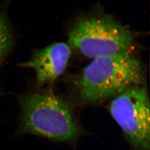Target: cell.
Listing matches in <instances>:
<instances>
[{
    "instance_id": "cell-5",
    "label": "cell",
    "mask_w": 150,
    "mask_h": 150,
    "mask_svg": "<svg viewBox=\"0 0 150 150\" xmlns=\"http://www.w3.org/2000/svg\"><path fill=\"white\" fill-rule=\"evenodd\" d=\"M71 56L69 45L56 42L34 51L30 60L20 66L34 70L37 85L41 87L52 83L64 72Z\"/></svg>"
},
{
    "instance_id": "cell-6",
    "label": "cell",
    "mask_w": 150,
    "mask_h": 150,
    "mask_svg": "<svg viewBox=\"0 0 150 150\" xmlns=\"http://www.w3.org/2000/svg\"><path fill=\"white\" fill-rule=\"evenodd\" d=\"M14 38L5 17L0 15V64L10 54L14 45Z\"/></svg>"
},
{
    "instance_id": "cell-1",
    "label": "cell",
    "mask_w": 150,
    "mask_h": 150,
    "mask_svg": "<svg viewBox=\"0 0 150 150\" xmlns=\"http://www.w3.org/2000/svg\"><path fill=\"white\" fill-rule=\"evenodd\" d=\"M20 122L16 135L33 134L75 146L82 134L69 104L52 91L18 97Z\"/></svg>"
},
{
    "instance_id": "cell-4",
    "label": "cell",
    "mask_w": 150,
    "mask_h": 150,
    "mask_svg": "<svg viewBox=\"0 0 150 150\" xmlns=\"http://www.w3.org/2000/svg\"><path fill=\"white\" fill-rule=\"evenodd\" d=\"M108 109L131 150H150V98L145 87L132 86L120 92Z\"/></svg>"
},
{
    "instance_id": "cell-2",
    "label": "cell",
    "mask_w": 150,
    "mask_h": 150,
    "mask_svg": "<svg viewBox=\"0 0 150 150\" xmlns=\"http://www.w3.org/2000/svg\"><path fill=\"white\" fill-rule=\"evenodd\" d=\"M144 75L139 59L131 53L93 59L77 81L81 98L98 102L134 86L142 85Z\"/></svg>"
},
{
    "instance_id": "cell-3",
    "label": "cell",
    "mask_w": 150,
    "mask_h": 150,
    "mask_svg": "<svg viewBox=\"0 0 150 150\" xmlns=\"http://www.w3.org/2000/svg\"><path fill=\"white\" fill-rule=\"evenodd\" d=\"M68 38L70 47L92 59L129 54L134 46L129 30L106 15L80 19L71 28Z\"/></svg>"
}]
</instances>
